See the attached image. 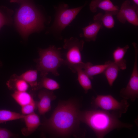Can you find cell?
I'll return each instance as SVG.
<instances>
[{
	"mask_svg": "<svg viewBox=\"0 0 138 138\" xmlns=\"http://www.w3.org/2000/svg\"><path fill=\"white\" fill-rule=\"evenodd\" d=\"M83 5L73 8H69L67 4H60L56 8L55 18L52 26L55 32H62L75 18L84 7Z\"/></svg>",
	"mask_w": 138,
	"mask_h": 138,
	"instance_id": "7",
	"label": "cell"
},
{
	"mask_svg": "<svg viewBox=\"0 0 138 138\" xmlns=\"http://www.w3.org/2000/svg\"><path fill=\"white\" fill-rule=\"evenodd\" d=\"M38 72L37 70H29L18 76L19 78L27 82L32 90H36L38 83L37 81Z\"/></svg>",
	"mask_w": 138,
	"mask_h": 138,
	"instance_id": "17",
	"label": "cell"
},
{
	"mask_svg": "<svg viewBox=\"0 0 138 138\" xmlns=\"http://www.w3.org/2000/svg\"><path fill=\"white\" fill-rule=\"evenodd\" d=\"M113 15L112 13L109 12H105L104 14L100 13L94 16L93 20L101 21L106 28L111 29L114 27L115 24Z\"/></svg>",
	"mask_w": 138,
	"mask_h": 138,
	"instance_id": "21",
	"label": "cell"
},
{
	"mask_svg": "<svg viewBox=\"0 0 138 138\" xmlns=\"http://www.w3.org/2000/svg\"><path fill=\"white\" fill-rule=\"evenodd\" d=\"M89 6L90 10L93 13L96 12L98 8L105 12H110L113 15H116L119 10L118 7L114 5L111 0H92Z\"/></svg>",
	"mask_w": 138,
	"mask_h": 138,
	"instance_id": "12",
	"label": "cell"
},
{
	"mask_svg": "<svg viewBox=\"0 0 138 138\" xmlns=\"http://www.w3.org/2000/svg\"><path fill=\"white\" fill-rule=\"evenodd\" d=\"M118 114L101 109L81 111V122L85 123L94 131L98 138H102L116 129L124 128L131 129L133 124L123 122Z\"/></svg>",
	"mask_w": 138,
	"mask_h": 138,
	"instance_id": "2",
	"label": "cell"
},
{
	"mask_svg": "<svg viewBox=\"0 0 138 138\" xmlns=\"http://www.w3.org/2000/svg\"><path fill=\"white\" fill-rule=\"evenodd\" d=\"M63 48L65 49V59L64 64L67 65L74 73L78 68H83L85 63L83 62L81 52L84 43L83 40L71 37L64 40Z\"/></svg>",
	"mask_w": 138,
	"mask_h": 138,
	"instance_id": "5",
	"label": "cell"
},
{
	"mask_svg": "<svg viewBox=\"0 0 138 138\" xmlns=\"http://www.w3.org/2000/svg\"><path fill=\"white\" fill-rule=\"evenodd\" d=\"M37 102L34 101L32 103L21 107L22 114L26 115L34 112L36 109L37 108Z\"/></svg>",
	"mask_w": 138,
	"mask_h": 138,
	"instance_id": "25",
	"label": "cell"
},
{
	"mask_svg": "<svg viewBox=\"0 0 138 138\" xmlns=\"http://www.w3.org/2000/svg\"><path fill=\"white\" fill-rule=\"evenodd\" d=\"M135 3V4L138 6V0H132Z\"/></svg>",
	"mask_w": 138,
	"mask_h": 138,
	"instance_id": "28",
	"label": "cell"
},
{
	"mask_svg": "<svg viewBox=\"0 0 138 138\" xmlns=\"http://www.w3.org/2000/svg\"><path fill=\"white\" fill-rule=\"evenodd\" d=\"M110 61L106 62L103 64L94 65L90 62L85 63L83 69L89 78L93 79L94 76L103 73L109 65Z\"/></svg>",
	"mask_w": 138,
	"mask_h": 138,
	"instance_id": "16",
	"label": "cell"
},
{
	"mask_svg": "<svg viewBox=\"0 0 138 138\" xmlns=\"http://www.w3.org/2000/svg\"><path fill=\"white\" fill-rule=\"evenodd\" d=\"M61 49V48H57L54 45L38 49L39 57L34 61L36 63L37 70L40 72L42 77L47 76L49 72L55 76L59 75L57 69L64 62Z\"/></svg>",
	"mask_w": 138,
	"mask_h": 138,
	"instance_id": "4",
	"label": "cell"
},
{
	"mask_svg": "<svg viewBox=\"0 0 138 138\" xmlns=\"http://www.w3.org/2000/svg\"><path fill=\"white\" fill-rule=\"evenodd\" d=\"M22 1V0H10V2L11 3H19Z\"/></svg>",
	"mask_w": 138,
	"mask_h": 138,
	"instance_id": "27",
	"label": "cell"
},
{
	"mask_svg": "<svg viewBox=\"0 0 138 138\" xmlns=\"http://www.w3.org/2000/svg\"><path fill=\"white\" fill-rule=\"evenodd\" d=\"M116 15L119 22L125 24L126 21L135 26L138 25V8L136 5H132L129 0L122 4Z\"/></svg>",
	"mask_w": 138,
	"mask_h": 138,
	"instance_id": "9",
	"label": "cell"
},
{
	"mask_svg": "<svg viewBox=\"0 0 138 138\" xmlns=\"http://www.w3.org/2000/svg\"><path fill=\"white\" fill-rule=\"evenodd\" d=\"M60 88V85L57 82L46 76L42 77L40 81L38 82L37 90L44 88L53 91L57 89Z\"/></svg>",
	"mask_w": 138,
	"mask_h": 138,
	"instance_id": "23",
	"label": "cell"
},
{
	"mask_svg": "<svg viewBox=\"0 0 138 138\" xmlns=\"http://www.w3.org/2000/svg\"><path fill=\"white\" fill-rule=\"evenodd\" d=\"M81 106L79 101L76 99L61 101L50 117L42 124L43 128L58 137H84L85 131L80 126Z\"/></svg>",
	"mask_w": 138,
	"mask_h": 138,
	"instance_id": "1",
	"label": "cell"
},
{
	"mask_svg": "<svg viewBox=\"0 0 138 138\" xmlns=\"http://www.w3.org/2000/svg\"><path fill=\"white\" fill-rule=\"evenodd\" d=\"M23 119L25 122V127L21 129V131L25 136H27L32 134L41 124L39 117L34 112L25 115Z\"/></svg>",
	"mask_w": 138,
	"mask_h": 138,
	"instance_id": "11",
	"label": "cell"
},
{
	"mask_svg": "<svg viewBox=\"0 0 138 138\" xmlns=\"http://www.w3.org/2000/svg\"><path fill=\"white\" fill-rule=\"evenodd\" d=\"M16 14L15 23L22 36L26 39L31 33L44 27V19L30 0H22Z\"/></svg>",
	"mask_w": 138,
	"mask_h": 138,
	"instance_id": "3",
	"label": "cell"
},
{
	"mask_svg": "<svg viewBox=\"0 0 138 138\" xmlns=\"http://www.w3.org/2000/svg\"><path fill=\"white\" fill-rule=\"evenodd\" d=\"M129 48L128 45L122 48L118 47L113 52V62L120 70H124L126 68V61L124 59V57Z\"/></svg>",
	"mask_w": 138,
	"mask_h": 138,
	"instance_id": "15",
	"label": "cell"
},
{
	"mask_svg": "<svg viewBox=\"0 0 138 138\" xmlns=\"http://www.w3.org/2000/svg\"><path fill=\"white\" fill-rule=\"evenodd\" d=\"M91 104L95 108L113 112L120 117L126 112L130 105L127 100L123 99L119 101L110 95H98L94 97Z\"/></svg>",
	"mask_w": 138,
	"mask_h": 138,
	"instance_id": "6",
	"label": "cell"
},
{
	"mask_svg": "<svg viewBox=\"0 0 138 138\" xmlns=\"http://www.w3.org/2000/svg\"><path fill=\"white\" fill-rule=\"evenodd\" d=\"M14 136V134L8 129L0 127V138H10Z\"/></svg>",
	"mask_w": 138,
	"mask_h": 138,
	"instance_id": "26",
	"label": "cell"
},
{
	"mask_svg": "<svg viewBox=\"0 0 138 138\" xmlns=\"http://www.w3.org/2000/svg\"><path fill=\"white\" fill-rule=\"evenodd\" d=\"M6 85L9 89L14 91H27L29 86L27 82L19 78L18 75L15 74L11 76L7 81Z\"/></svg>",
	"mask_w": 138,
	"mask_h": 138,
	"instance_id": "14",
	"label": "cell"
},
{
	"mask_svg": "<svg viewBox=\"0 0 138 138\" xmlns=\"http://www.w3.org/2000/svg\"><path fill=\"white\" fill-rule=\"evenodd\" d=\"M132 44L135 52L134 64L132 71L129 80L126 87L120 90V96L125 100H130L134 101L138 97V69L137 58L138 55V45L133 42Z\"/></svg>",
	"mask_w": 138,
	"mask_h": 138,
	"instance_id": "8",
	"label": "cell"
},
{
	"mask_svg": "<svg viewBox=\"0 0 138 138\" xmlns=\"http://www.w3.org/2000/svg\"><path fill=\"white\" fill-rule=\"evenodd\" d=\"M39 100L37 102V108L41 115H44L51 109V102L56 98L52 91L46 89L40 90L38 94Z\"/></svg>",
	"mask_w": 138,
	"mask_h": 138,
	"instance_id": "10",
	"label": "cell"
},
{
	"mask_svg": "<svg viewBox=\"0 0 138 138\" xmlns=\"http://www.w3.org/2000/svg\"><path fill=\"white\" fill-rule=\"evenodd\" d=\"M120 70L113 61H110L109 65L104 72L108 83L110 86H112L117 78Z\"/></svg>",
	"mask_w": 138,
	"mask_h": 138,
	"instance_id": "18",
	"label": "cell"
},
{
	"mask_svg": "<svg viewBox=\"0 0 138 138\" xmlns=\"http://www.w3.org/2000/svg\"><path fill=\"white\" fill-rule=\"evenodd\" d=\"M11 96L21 107L34 101L32 95L27 91H15Z\"/></svg>",
	"mask_w": 138,
	"mask_h": 138,
	"instance_id": "19",
	"label": "cell"
},
{
	"mask_svg": "<svg viewBox=\"0 0 138 138\" xmlns=\"http://www.w3.org/2000/svg\"><path fill=\"white\" fill-rule=\"evenodd\" d=\"M25 115L16 112L5 109H0V123L23 119Z\"/></svg>",
	"mask_w": 138,
	"mask_h": 138,
	"instance_id": "22",
	"label": "cell"
},
{
	"mask_svg": "<svg viewBox=\"0 0 138 138\" xmlns=\"http://www.w3.org/2000/svg\"><path fill=\"white\" fill-rule=\"evenodd\" d=\"M76 72L77 73L78 80L79 84L84 90L85 93H87L89 90L92 88L90 78L82 68H77Z\"/></svg>",
	"mask_w": 138,
	"mask_h": 138,
	"instance_id": "20",
	"label": "cell"
},
{
	"mask_svg": "<svg viewBox=\"0 0 138 138\" xmlns=\"http://www.w3.org/2000/svg\"><path fill=\"white\" fill-rule=\"evenodd\" d=\"M0 9V29L4 25L9 24L12 21L11 16L12 14L11 10L7 9L5 12Z\"/></svg>",
	"mask_w": 138,
	"mask_h": 138,
	"instance_id": "24",
	"label": "cell"
},
{
	"mask_svg": "<svg viewBox=\"0 0 138 138\" xmlns=\"http://www.w3.org/2000/svg\"><path fill=\"white\" fill-rule=\"evenodd\" d=\"M103 26L101 21H94L93 23L82 28L83 33L80 36L83 37L86 41H95L99 31Z\"/></svg>",
	"mask_w": 138,
	"mask_h": 138,
	"instance_id": "13",
	"label": "cell"
}]
</instances>
